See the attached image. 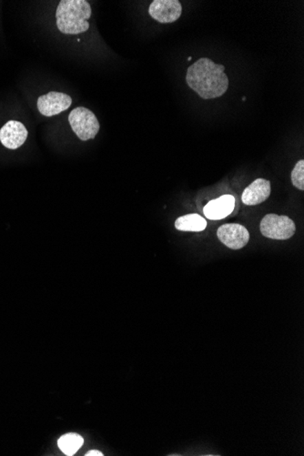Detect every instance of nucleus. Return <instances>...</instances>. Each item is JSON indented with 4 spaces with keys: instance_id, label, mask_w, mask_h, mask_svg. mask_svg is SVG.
<instances>
[{
    "instance_id": "nucleus-1",
    "label": "nucleus",
    "mask_w": 304,
    "mask_h": 456,
    "mask_svg": "<svg viewBox=\"0 0 304 456\" xmlns=\"http://www.w3.org/2000/svg\"><path fill=\"white\" fill-rule=\"evenodd\" d=\"M186 83L204 100L221 97L229 88L224 65L208 58H199L188 67Z\"/></svg>"
},
{
    "instance_id": "nucleus-2",
    "label": "nucleus",
    "mask_w": 304,
    "mask_h": 456,
    "mask_svg": "<svg viewBox=\"0 0 304 456\" xmlns=\"http://www.w3.org/2000/svg\"><path fill=\"white\" fill-rule=\"evenodd\" d=\"M91 13V4L86 0H61L56 12L58 29L66 35L86 32Z\"/></svg>"
},
{
    "instance_id": "nucleus-3",
    "label": "nucleus",
    "mask_w": 304,
    "mask_h": 456,
    "mask_svg": "<svg viewBox=\"0 0 304 456\" xmlns=\"http://www.w3.org/2000/svg\"><path fill=\"white\" fill-rule=\"evenodd\" d=\"M69 122L72 131L83 142L95 139L100 131V123L95 114L84 107H78L69 115Z\"/></svg>"
},
{
    "instance_id": "nucleus-4",
    "label": "nucleus",
    "mask_w": 304,
    "mask_h": 456,
    "mask_svg": "<svg viewBox=\"0 0 304 456\" xmlns=\"http://www.w3.org/2000/svg\"><path fill=\"white\" fill-rule=\"evenodd\" d=\"M260 229L264 237L281 241L288 240L296 232L294 221L288 216L272 213L261 219Z\"/></svg>"
},
{
    "instance_id": "nucleus-5",
    "label": "nucleus",
    "mask_w": 304,
    "mask_h": 456,
    "mask_svg": "<svg viewBox=\"0 0 304 456\" xmlns=\"http://www.w3.org/2000/svg\"><path fill=\"white\" fill-rule=\"evenodd\" d=\"M149 14L160 23H173L181 18L182 6L179 0H154L149 8Z\"/></svg>"
},
{
    "instance_id": "nucleus-6",
    "label": "nucleus",
    "mask_w": 304,
    "mask_h": 456,
    "mask_svg": "<svg viewBox=\"0 0 304 456\" xmlns=\"http://www.w3.org/2000/svg\"><path fill=\"white\" fill-rule=\"evenodd\" d=\"M219 240L232 250H241L250 241V233L246 228L238 224L222 225L217 230Z\"/></svg>"
},
{
    "instance_id": "nucleus-7",
    "label": "nucleus",
    "mask_w": 304,
    "mask_h": 456,
    "mask_svg": "<svg viewBox=\"0 0 304 456\" xmlns=\"http://www.w3.org/2000/svg\"><path fill=\"white\" fill-rule=\"evenodd\" d=\"M72 98L66 93L50 91L39 98V111L46 117H52L61 113L72 106Z\"/></svg>"
},
{
    "instance_id": "nucleus-8",
    "label": "nucleus",
    "mask_w": 304,
    "mask_h": 456,
    "mask_svg": "<svg viewBox=\"0 0 304 456\" xmlns=\"http://www.w3.org/2000/svg\"><path fill=\"white\" fill-rule=\"evenodd\" d=\"M28 132L26 127L17 120H10L0 129V142L10 150H17L26 142Z\"/></svg>"
},
{
    "instance_id": "nucleus-9",
    "label": "nucleus",
    "mask_w": 304,
    "mask_h": 456,
    "mask_svg": "<svg viewBox=\"0 0 304 456\" xmlns=\"http://www.w3.org/2000/svg\"><path fill=\"white\" fill-rule=\"evenodd\" d=\"M271 182L265 179H257L245 188L241 201L247 206L263 204L271 195Z\"/></svg>"
},
{
    "instance_id": "nucleus-10",
    "label": "nucleus",
    "mask_w": 304,
    "mask_h": 456,
    "mask_svg": "<svg viewBox=\"0 0 304 456\" xmlns=\"http://www.w3.org/2000/svg\"><path fill=\"white\" fill-rule=\"evenodd\" d=\"M235 207V199L232 195H222L208 202L204 213L206 218L217 221L229 216Z\"/></svg>"
},
{
    "instance_id": "nucleus-11",
    "label": "nucleus",
    "mask_w": 304,
    "mask_h": 456,
    "mask_svg": "<svg viewBox=\"0 0 304 456\" xmlns=\"http://www.w3.org/2000/svg\"><path fill=\"white\" fill-rule=\"evenodd\" d=\"M206 219L196 213L180 217L175 221L176 229L182 232H199L206 229Z\"/></svg>"
},
{
    "instance_id": "nucleus-12",
    "label": "nucleus",
    "mask_w": 304,
    "mask_h": 456,
    "mask_svg": "<svg viewBox=\"0 0 304 456\" xmlns=\"http://www.w3.org/2000/svg\"><path fill=\"white\" fill-rule=\"evenodd\" d=\"M83 436L75 433H69L62 435L58 441V447H60L61 451L63 452V454L69 456L74 455L83 446Z\"/></svg>"
},
{
    "instance_id": "nucleus-13",
    "label": "nucleus",
    "mask_w": 304,
    "mask_h": 456,
    "mask_svg": "<svg viewBox=\"0 0 304 456\" xmlns=\"http://www.w3.org/2000/svg\"><path fill=\"white\" fill-rule=\"evenodd\" d=\"M291 179L292 185L300 191H304V160H301L294 166L292 171Z\"/></svg>"
},
{
    "instance_id": "nucleus-14",
    "label": "nucleus",
    "mask_w": 304,
    "mask_h": 456,
    "mask_svg": "<svg viewBox=\"0 0 304 456\" xmlns=\"http://www.w3.org/2000/svg\"><path fill=\"white\" fill-rule=\"evenodd\" d=\"M86 456H103L104 455L102 453L98 451V450H91V451H89L85 455Z\"/></svg>"
}]
</instances>
